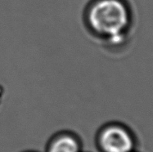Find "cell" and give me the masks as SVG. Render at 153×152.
Instances as JSON below:
<instances>
[{
    "instance_id": "2",
    "label": "cell",
    "mask_w": 153,
    "mask_h": 152,
    "mask_svg": "<svg viewBox=\"0 0 153 152\" xmlns=\"http://www.w3.org/2000/svg\"><path fill=\"white\" fill-rule=\"evenodd\" d=\"M97 145L102 152H132L134 139L120 125L107 124L98 132Z\"/></svg>"
},
{
    "instance_id": "4",
    "label": "cell",
    "mask_w": 153,
    "mask_h": 152,
    "mask_svg": "<svg viewBox=\"0 0 153 152\" xmlns=\"http://www.w3.org/2000/svg\"><path fill=\"white\" fill-rule=\"evenodd\" d=\"M27 152H34V151H27Z\"/></svg>"
},
{
    "instance_id": "3",
    "label": "cell",
    "mask_w": 153,
    "mask_h": 152,
    "mask_svg": "<svg viewBox=\"0 0 153 152\" xmlns=\"http://www.w3.org/2000/svg\"><path fill=\"white\" fill-rule=\"evenodd\" d=\"M81 142L75 133L64 131L55 134L47 145L46 152H81Z\"/></svg>"
},
{
    "instance_id": "1",
    "label": "cell",
    "mask_w": 153,
    "mask_h": 152,
    "mask_svg": "<svg viewBox=\"0 0 153 152\" xmlns=\"http://www.w3.org/2000/svg\"><path fill=\"white\" fill-rule=\"evenodd\" d=\"M85 18L94 36L116 47L126 44L133 25V13L127 0H92Z\"/></svg>"
}]
</instances>
